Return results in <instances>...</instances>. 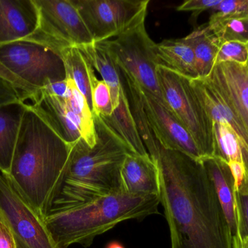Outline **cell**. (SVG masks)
Returning <instances> with one entry per match:
<instances>
[{
	"instance_id": "cell-15",
	"label": "cell",
	"mask_w": 248,
	"mask_h": 248,
	"mask_svg": "<svg viewBox=\"0 0 248 248\" xmlns=\"http://www.w3.org/2000/svg\"><path fill=\"white\" fill-rule=\"evenodd\" d=\"M122 181L124 193L137 197H160L158 168L150 155L128 154L122 166Z\"/></svg>"
},
{
	"instance_id": "cell-16",
	"label": "cell",
	"mask_w": 248,
	"mask_h": 248,
	"mask_svg": "<svg viewBox=\"0 0 248 248\" xmlns=\"http://www.w3.org/2000/svg\"><path fill=\"white\" fill-rule=\"evenodd\" d=\"M202 163L214 182L217 196L231 230L234 243L237 237V220L234 182L231 170L228 164L218 157L205 159Z\"/></svg>"
},
{
	"instance_id": "cell-21",
	"label": "cell",
	"mask_w": 248,
	"mask_h": 248,
	"mask_svg": "<svg viewBox=\"0 0 248 248\" xmlns=\"http://www.w3.org/2000/svg\"><path fill=\"white\" fill-rule=\"evenodd\" d=\"M79 49L87 57L93 68L100 73L103 81L109 86L115 110L119 106L121 93L123 88L119 67L115 64L107 50L97 42Z\"/></svg>"
},
{
	"instance_id": "cell-8",
	"label": "cell",
	"mask_w": 248,
	"mask_h": 248,
	"mask_svg": "<svg viewBox=\"0 0 248 248\" xmlns=\"http://www.w3.org/2000/svg\"><path fill=\"white\" fill-rule=\"evenodd\" d=\"M0 64L37 90L66 79L61 55L27 39L0 45Z\"/></svg>"
},
{
	"instance_id": "cell-33",
	"label": "cell",
	"mask_w": 248,
	"mask_h": 248,
	"mask_svg": "<svg viewBox=\"0 0 248 248\" xmlns=\"http://www.w3.org/2000/svg\"><path fill=\"white\" fill-rule=\"evenodd\" d=\"M0 248H17L10 229L0 215Z\"/></svg>"
},
{
	"instance_id": "cell-12",
	"label": "cell",
	"mask_w": 248,
	"mask_h": 248,
	"mask_svg": "<svg viewBox=\"0 0 248 248\" xmlns=\"http://www.w3.org/2000/svg\"><path fill=\"white\" fill-rule=\"evenodd\" d=\"M30 100L31 104L28 105L29 107L67 144L73 145L83 138L90 147H94L97 141L91 138L84 122L72 110L65 96H55L42 88L37 90Z\"/></svg>"
},
{
	"instance_id": "cell-11",
	"label": "cell",
	"mask_w": 248,
	"mask_h": 248,
	"mask_svg": "<svg viewBox=\"0 0 248 248\" xmlns=\"http://www.w3.org/2000/svg\"><path fill=\"white\" fill-rule=\"evenodd\" d=\"M141 96L147 119L160 144L168 149L181 151L202 161L203 155L195 140L166 105L141 90Z\"/></svg>"
},
{
	"instance_id": "cell-27",
	"label": "cell",
	"mask_w": 248,
	"mask_h": 248,
	"mask_svg": "<svg viewBox=\"0 0 248 248\" xmlns=\"http://www.w3.org/2000/svg\"><path fill=\"white\" fill-rule=\"evenodd\" d=\"M234 62L241 65L248 64V44L228 41L221 44L216 59V65Z\"/></svg>"
},
{
	"instance_id": "cell-28",
	"label": "cell",
	"mask_w": 248,
	"mask_h": 248,
	"mask_svg": "<svg viewBox=\"0 0 248 248\" xmlns=\"http://www.w3.org/2000/svg\"><path fill=\"white\" fill-rule=\"evenodd\" d=\"M237 237L233 248H241L244 239L248 238V195H240L235 192Z\"/></svg>"
},
{
	"instance_id": "cell-23",
	"label": "cell",
	"mask_w": 248,
	"mask_h": 248,
	"mask_svg": "<svg viewBox=\"0 0 248 248\" xmlns=\"http://www.w3.org/2000/svg\"><path fill=\"white\" fill-rule=\"evenodd\" d=\"M214 133L216 157L221 159L227 164L231 161L244 163L240 141L230 125L214 122Z\"/></svg>"
},
{
	"instance_id": "cell-35",
	"label": "cell",
	"mask_w": 248,
	"mask_h": 248,
	"mask_svg": "<svg viewBox=\"0 0 248 248\" xmlns=\"http://www.w3.org/2000/svg\"><path fill=\"white\" fill-rule=\"evenodd\" d=\"M241 248H248V238L244 239V240H243Z\"/></svg>"
},
{
	"instance_id": "cell-1",
	"label": "cell",
	"mask_w": 248,
	"mask_h": 248,
	"mask_svg": "<svg viewBox=\"0 0 248 248\" xmlns=\"http://www.w3.org/2000/svg\"><path fill=\"white\" fill-rule=\"evenodd\" d=\"M150 157L158 168L171 248H233L231 230L202 161L160 144Z\"/></svg>"
},
{
	"instance_id": "cell-17",
	"label": "cell",
	"mask_w": 248,
	"mask_h": 248,
	"mask_svg": "<svg viewBox=\"0 0 248 248\" xmlns=\"http://www.w3.org/2000/svg\"><path fill=\"white\" fill-rule=\"evenodd\" d=\"M155 51L157 66L165 67L189 80L199 78L193 50L185 38L165 39L156 43Z\"/></svg>"
},
{
	"instance_id": "cell-31",
	"label": "cell",
	"mask_w": 248,
	"mask_h": 248,
	"mask_svg": "<svg viewBox=\"0 0 248 248\" xmlns=\"http://www.w3.org/2000/svg\"><path fill=\"white\" fill-rule=\"evenodd\" d=\"M221 0H188L180 5L178 6V11L192 12L195 16L205 10L215 8Z\"/></svg>"
},
{
	"instance_id": "cell-7",
	"label": "cell",
	"mask_w": 248,
	"mask_h": 248,
	"mask_svg": "<svg viewBox=\"0 0 248 248\" xmlns=\"http://www.w3.org/2000/svg\"><path fill=\"white\" fill-rule=\"evenodd\" d=\"M39 26L27 40L41 44L61 55L68 48L95 43L71 0H35Z\"/></svg>"
},
{
	"instance_id": "cell-6",
	"label": "cell",
	"mask_w": 248,
	"mask_h": 248,
	"mask_svg": "<svg viewBox=\"0 0 248 248\" xmlns=\"http://www.w3.org/2000/svg\"><path fill=\"white\" fill-rule=\"evenodd\" d=\"M157 80L166 106L187 130L204 160L215 157L214 123L189 79L165 67H157Z\"/></svg>"
},
{
	"instance_id": "cell-3",
	"label": "cell",
	"mask_w": 248,
	"mask_h": 248,
	"mask_svg": "<svg viewBox=\"0 0 248 248\" xmlns=\"http://www.w3.org/2000/svg\"><path fill=\"white\" fill-rule=\"evenodd\" d=\"M93 116L96 144L91 147L81 138L73 144L63 182L48 215L124 192L122 166L131 152L100 116Z\"/></svg>"
},
{
	"instance_id": "cell-10",
	"label": "cell",
	"mask_w": 248,
	"mask_h": 248,
	"mask_svg": "<svg viewBox=\"0 0 248 248\" xmlns=\"http://www.w3.org/2000/svg\"><path fill=\"white\" fill-rule=\"evenodd\" d=\"M94 42L116 37L147 14L149 0H71Z\"/></svg>"
},
{
	"instance_id": "cell-9",
	"label": "cell",
	"mask_w": 248,
	"mask_h": 248,
	"mask_svg": "<svg viewBox=\"0 0 248 248\" xmlns=\"http://www.w3.org/2000/svg\"><path fill=\"white\" fill-rule=\"evenodd\" d=\"M0 215L10 229L17 248H59L48 231L45 219L1 170Z\"/></svg>"
},
{
	"instance_id": "cell-14",
	"label": "cell",
	"mask_w": 248,
	"mask_h": 248,
	"mask_svg": "<svg viewBox=\"0 0 248 248\" xmlns=\"http://www.w3.org/2000/svg\"><path fill=\"white\" fill-rule=\"evenodd\" d=\"M39 20L35 0H0V45L30 37Z\"/></svg>"
},
{
	"instance_id": "cell-5",
	"label": "cell",
	"mask_w": 248,
	"mask_h": 248,
	"mask_svg": "<svg viewBox=\"0 0 248 248\" xmlns=\"http://www.w3.org/2000/svg\"><path fill=\"white\" fill-rule=\"evenodd\" d=\"M142 17L116 37L97 42L108 52L119 70L141 89L166 104L157 76L155 42L150 37Z\"/></svg>"
},
{
	"instance_id": "cell-13",
	"label": "cell",
	"mask_w": 248,
	"mask_h": 248,
	"mask_svg": "<svg viewBox=\"0 0 248 248\" xmlns=\"http://www.w3.org/2000/svg\"><path fill=\"white\" fill-rule=\"evenodd\" d=\"M205 78L232 108L248 133V64H218Z\"/></svg>"
},
{
	"instance_id": "cell-4",
	"label": "cell",
	"mask_w": 248,
	"mask_h": 248,
	"mask_svg": "<svg viewBox=\"0 0 248 248\" xmlns=\"http://www.w3.org/2000/svg\"><path fill=\"white\" fill-rule=\"evenodd\" d=\"M160 197H137L124 192L94 199L78 208L49 214L45 224L59 248L90 247L97 236L122 221L157 214Z\"/></svg>"
},
{
	"instance_id": "cell-34",
	"label": "cell",
	"mask_w": 248,
	"mask_h": 248,
	"mask_svg": "<svg viewBox=\"0 0 248 248\" xmlns=\"http://www.w3.org/2000/svg\"><path fill=\"white\" fill-rule=\"evenodd\" d=\"M107 248H125L120 243H111L108 246Z\"/></svg>"
},
{
	"instance_id": "cell-30",
	"label": "cell",
	"mask_w": 248,
	"mask_h": 248,
	"mask_svg": "<svg viewBox=\"0 0 248 248\" xmlns=\"http://www.w3.org/2000/svg\"><path fill=\"white\" fill-rule=\"evenodd\" d=\"M26 99H28L27 96L13 83L0 77V105L13 102H24Z\"/></svg>"
},
{
	"instance_id": "cell-20",
	"label": "cell",
	"mask_w": 248,
	"mask_h": 248,
	"mask_svg": "<svg viewBox=\"0 0 248 248\" xmlns=\"http://www.w3.org/2000/svg\"><path fill=\"white\" fill-rule=\"evenodd\" d=\"M61 56L65 66L66 78L75 83L78 90L87 99L93 112L92 83L96 76L93 65L78 48H68L61 52Z\"/></svg>"
},
{
	"instance_id": "cell-22",
	"label": "cell",
	"mask_w": 248,
	"mask_h": 248,
	"mask_svg": "<svg viewBox=\"0 0 248 248\" xmlns=\"http://www.w3.org/2000/svg\"><path fill=\"white\" fill-rule=\"evenodd\" d=\"M185 39L193 50L199 78H205L215 67L221 42L215 36L205 32L201 26Z\"/></svg>"
},
{
	"instance_id": "cell-24",
	"label": "cell",
	"mask_w": 248,
	"mask_h": 248,
	"mask_svg": "<svg viewBox=\"0 0 248 248\" xmlns=\"http://www.w3.org/2000/svg\"><path fill=\"white\" fill-rule=\"evenodd\" d=\"M205 32L215 36L221 44L237 41L248 44V17H237L209 22L201 26Z\"/></svg>"
},
{
	"instance_id": "cell-2",
	"label": "cell",
	"mask_w": 248,
	"mask_h": 248,
	"mask_svg": "<svg viewBox=\"0 0 248 248\" xmlns=\"http://www.w3.org/2000/svg\"><path fill=\"white\" fill-rule=\"evenodd\" d=\"M71 147L28 106L6 174L44 219L62 186Z\"/></svg>"
},
{
	"instance_id": "cell-25",
	"label": "cell",
	"mask_w": 248,
	"mask_h": 248,
	"mask_svg": "<svg viewBox=\"0 0 248 248\" xmlns=\"http://www.w3.org/2000/svg\"><path fill=\"white\" fill-rule=\"evenodd\" d=\"M93 116H110L114 112L109 86L94 77L92 83Z\"/></svg>"
},
{
	"instance_id": "cell-26",
	"label": "cell",
	"mask_w": 248,
	"mask_h": 248,
	"mask_svg": "<svg viewBox=\"0 0 248 248\" xmlns=\"http://www.w3.org/2000/svg\"><path fill=\"white\" fill-rule=\"evenodd\" d=\"M212 12L209 22L248 17V0H221Z\"/></svg>"
},
{
	"instance_id": "cell-29",
	"label": "cell",
	"mask_w": 248,
	"mask_h": 248,
	"mask_svg": "<svg viewBox=\"0 0 248 248\" xmlns=\"http://www.w3.org/2000/svg\"><path fill=\"white\" fill-rule=\"evenodd\" d=\"M234 182V190L240 195H248V174L244 163L231 161L228 163Z\"/></svg>"
},
{
	"instance_id": "cell-18",
	"label": "cell",
	"mask_w": 248,
	"mask_h": 248,
	"mask_svg": "<svg viewBox=\"0 0 248 248\" xmlns=\"http://www.w3.org/2000/svg\"><path fill=\"white\" fill-rule=\"evenodd\" d=\"M28 105L23 101L0 105V170L8 173L20 125Z\"/></svg>"
},
{
	"instance_id": "cell-32",
	"label": "cell",
	"mask_w": 248,
	"mask_h": 248,
	"mask_svg": "<svg viewBox=\"0 0 248 248\" xmlns=\"http://www.w3.org/2000/svg\"><path fill=\"white\" fill-rule=\"evenodd\" d=\"M0 77H3L10 83H13L16 87H17L20 91L23 92L27 96L28 99H31V96L37 91V90L33 88V87L29 85L20 79L17 78L14 74H12L7 68H4L1 64H0Z\"/></svg>"
},
{
	"instance_id": "cell-19",
	"label": "cell",
	"mask_w": 248,
	"mask_h": 248,
	"mask_svg": "<svg viewBox=\"0 0 248 248\" xmlns=\"http://www.w3.org/2000/svg\"><path fill=\"white\" fill-rule=\"evenodd\" d=\"M100 117L122 140L130 152L140 156L150 155L137 132L124 87L119 106L115 109L111 116Z\"/></svg>"
}]
</instances>
